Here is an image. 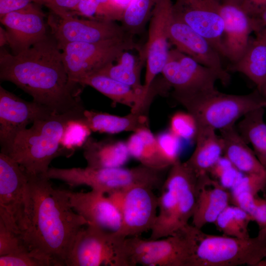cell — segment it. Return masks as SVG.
I'll list each match as a JSON object with an SVG mask.
<instances>
[{
	"instance_id": "cell-26",
	"label": "cell",
	"mask_w": 266,
	"mask_h": 266,
	"mask_svg": "<svg viewBox=\"0 0 266 266\" xmlns=\"http://www.w3.org/2000/svg\"><path fill=\"white\" fill-rule=\"evenodd\" d=\"M216 131L210 127H198L195 150L185 162L198 176L208 173L223 155L222 139Z\"/></svg>"
},
{
	"instance_id": "cell-20",
	"label": "cell",
	"mask_w": 266,
	"mask_h": 266,
	"mask_svg": "<svg viewBox=\"0 0 266 266\" xmlns=\"http://www.w3.org/2000/svg\"><path fill=\"white\" fill-rule=\"evenodd\" d=\"M73 209L82 216L87 225L117 233L121 226L120 209L105 194L92 190L87 192L68 191Z\"/></svg>"
},
{
	"instance_id": "cell-27",
	"label": "cell",
	"mask_w": 266,
	"mask_h": 266,
	"mask_svg": "<svg viewBox=\"0 0 266 266\" xmlns=\"http://www.w3.org/2000/svg\"><path fill=\"white\" fill-rule=\"evenodd\" d=\"M83 147L87 166L92 168L123 166L131 157L126 142L122 140L98 141L89 137Z\"/></svg>"
},
{
	"instance_id": "cell-19",
	"label": "cell",
	"mask_w": 266,
	"mask_h": 266,
	"mask_svg": "<svg viewBox=\"0 0 266 266\" xmlns=\"http://www.w3.org/2000/svg\"><path fill=\"white\" fill-rule=\"evenodd\" d=\"M38 5L32 2L0 18L12 54L28 49L47 35L45 15Z\"/></svg>"
},
{
	"instance_id": "cell-31",
	"label": "cell",
	"mask_w": 266,
	"mask_h": 266,
	"mask_svg": "<svg viewBox=\"0 0 266 266\" xmlns=\"http://www.w3.org/2000/svg\"><path fill=\"white\" fill-rule=\"evenodd\" d=\"M264 107L251 111L242 117L236 126L244 140L251 145L261 164L266 168V123Z\"/></svg>"
},
{
	"instance_id": "cell-48",
	"label": "cell",
	"mask_w": 266,
	"mask_h": 266,
	"mask_svg": "<svg viewBox=\"0 0 266 266\" xmlns=\"http://www.w3.org/2000/svg\"><path fill=\"white\" fill-rule=\"evenodd\" d=\"M116 3L126 8L129 4L131 0H113Z\"/></svg>"
},
{
	"instance_id": "cell-17",
	"label": "cell",
	"mask_w": 266,
	"mask_h": 266,
	"mask_svg": "<svg viewBox=\"0 0 266 266\" xmlns=\"http://www.w3.org/2000/svg\"><path fill=\"white\" fill-rule=\"evenodd\" d=\"M52 113L47 108L24 100L0 86V152L7 154L17 134L29 124Z\"/></svg>"
},
{
	"instance_id": "cell-49",
	"label": "cell",
	"mask_w": 266,
	"mask_h": 266,
	"mask_svg": "<svg viewBox=\"0 0 266 266\" xmlns=\"http://www.w3.org/2000/svg\"><path fill=\"white\" fill-rule=\"evenodd\" d=\"M33 2L36 3L39 5L45 6L48 3H49L52 0H33Z\"/></svg>"
},
{
	"instance_id": "cell-11",
	"label": "cell",
	"mask_w": 266,
	"mask_h": 266,
	"mask_svg": "<svg viewBox=\"0 0 266 266\" xmlns=\"http://www.w3.org/2000/svg\"><path fill=\"white\" fill-rule=\"evenodd\" d=\"M28 174L6 154L0 153V222L20 234L25 226Z\"/></svg>"
},
{
	"instance_id": "cell-28",
	"label": "cell",
	"mask_w": 266,
	"mask_h": 266,
	"mask_svg": "<svg viewBox=\"0 0 266 266\" xmlns=\"http://www.w3.org/2000/svg\"><path fill=\"white\" fill-rule=\"evenodd\" d=\"M84 121L91 131L110 134L125 132H135L149 127L148 117L141 112L130 113L124 116L87 110L84 112Z\"/></svg>"
},
{
	"instance_id": "cell-32",
	"label": "cell",
	"mask_w": 266,
	"mask_h": 266,
	"mask_svg": "<svg viewBox=\"0 0 266 266\" xmlns=\"http://www.w3.org/2000/svg\"><path fill=\"white\" fill-rule=\"evenodd\" d=\"M125 8L113 0H80L71 15L99 21H122Z\"/></svg>"
},
{
	"instance_id": "cell-22",
	"label": "cell",
	"mask_w": 266,
	"mask_h": 266,
	"mask_svg": "<svg viewBox=\"0 0 266 266\" xmlns=\"http://www.w3.org/2000/svg\"><path fill=\"white\" fill-rule=\"evenodd\" d=\"M231 202V193L208 174L198 176L192 225L201 229L208 223H214Z\"/></svg>"
},
{
	"instance_id": "cell-3",
	"label": "cell",
	"mask_w": 266,
	"mask_h": 266,
	"mask_svg": "<svg viewBox=\"0 0 266 266\" xmlns=\"http://www.w3.org/2000/svg\"><path fill=\"white\" fill-rule=\"evenodd\" d=\"M84 110L53 113L35 120L30 128L17 134L6 155L27 174L45 175L51 161L64 155L61 141L67 126L72 121L84 119Z\"/></svg>"
},
{
	"instance_id": "cell-4",
	"label": "cell",
	"mask_w": 266,
	"mask_h": 266,
	"mask_svg": "<svg viewBox=\"0 0 266 266\" xmlns=\"http://www.w3.org/2000/svg\"><path fill=\"white\" fill-rule=\"evenodd\" d=\"M198 178L185 162L179 160L170 167L158 197V214L150 239L173 235L189 225L195 208Z\"/></svg>"
},
{
	"instance_id": "cell-23",
	"label": "cell",
	"mask_w": 266,
	"mask_h": 266,
	"mask_svg": "<svg viewBox=\"0 0 266 266\" xmlns=\"http://www.w3.org/2000/svg\"><path fill=\"white\" fill-rule=\"evenodd\" d=\"M78 83L94 88L111 100L130 108V111L141 112L148 108L143 95L131 86L107 76L94 73L80 79Z\"/></svg>"
},
{
	"instance_id": "cell-5",
	"label": "cell",
	"mask_w": 266,
	"mask_h": 266,
	"mask_svg": "<svg viewBox=\"0 0 266 266\" xmlns=\"http://www.w3.org/2000/svg\"><path fill=\"white\" fill-rule=\"evenodd\" d=\"M173 98L196 119L198 127L220 130L232 125L253 110L266 107L258 90L246 95H233L216 88L191 94L172 93Z\"/></svg>"
},
{
	"instance_id": "cell-44",
	"label": "cell",
	"mask_w": 266,
	"mask_h": 266,
	"mask_svg": "<svg viewBox=\"0 0 266 266\" xmlns=\"http://www.w3.org/2000/svg\"><path fill=\"white\" fill-rule=\"evenodd\" d=\"M260 229H266V200L256 197V205L252 216Z\"/></svg>"
},
{
	"instance_id": "cell-29",
	"label": "cell",
	"mask_w": 266,
	"mask_h": 266,
	"mask_svg": "<svg viewBox=\"0 0 266 266\" xmlns=\"http://www.w3.org/2000/svg\"><path fill=\"white\" fill-rule=\"evenodd\" d=\"M130 51L123 52L116 61V64H108L95 73L107 76L131 86L143 95L149 106L150 102L144 96V86L140 81L141 71L146 63L145 55L143 51L136 56Z\"/></svg>"
},
{
	"instance_id": "cell-1",
	"label": "cell",
	"mask_w": 266,
	"mask_h": 266,
	"mask_svg": "<svg viewBox=\"0 0 266 266\" xmlns=\"http://www.w3.org/2000/svg\"><path fill=\"white\" fill-rule=\"evenodd\" d=\"M0 79L14 84L53 113L85 110L80 97L82 85L69 80L52 35L17 54L1 47Z\"/></svg>"
},
{
	"instance_id": "cell-7",
	"label": "cell",
	"mask_w": 266,
	"mask_h": 266,
	"mask_svg": "<svg viewBox=\"0 0 266 266\" xmlns=\"http://www.w3.org/2000/svg\"><path fill=\"white\" fill-rule=\"evenodd\" d=\"M266 259V229L242 238L209 234L196 228L192 266H259Z\"/></svg>"
},
{
	"instance_id": "cell-43",
	"label": "cell",
	"mask_w": 266,
	"mask_h": 266,
	"mask_svg": "<svg viewBox=\"0 0 266 266\" xmlns=\"http://www.w3.org/2000/svg\"><path fill=\"white\" fill-rule=\"evenodd\" d=\"M32 2L33 0H0V18L22 9Z\"/></svg>"
},
{
	"instance_id": "cell-24",
	"label": "cell",
	"mask_w": 266,
	"mask_h": 266,
	"mask_svg": "<svg viewBox=\"0 0 266 266\" xmlns=\"http://www.w3.org/2000/svg\"><path fill=\"white\" fill-rule=\"evenodd\" d=\"M224 146L223 156L240 172L266 175V168L238 132L235 125L219 130Z\"/></svg>"
},
{
	"instance_id": "cell-30",
	"label": "cell",
	"mask_w": 266,
	"mask_h": 266,
	"mask_svg": "<svg viewBox=\"0 0 266 266\" xmlns=\"http://www.w3.org/2000/svg\"><path fill=\"white\" fill-rule=\"evenodd\" d=\"M126 142L131 157L139 162L140 164L159 170L168 169L170 167L163 158L156 137L149 127L133 133Z\"/></svg>"
},
{
	"instance_id": "cell-35",
	"label": "cell",
	"mask_w": 266,
	"mask_h": 266,
	"mask_svg": "<svg viewBox=\"0 0 266 266\" xmlns=\"http://www.w3.org/2000/svg\"><path fill=\"white\" fill-rule=\"evenodd\" d=\"M91 130L84 121V118L71 121L64 133L61 146L64 155H69L77 147L84 144L90 137Z\"/></svg>"
},
{
	"instance_id": "cell-8",
	"label": "cell",
	"mask_w": 266,
	"mask_h": 266,
	"mask_svg": "<svg viewBox=\"0 0 266 266\" xmlns=\"http://www.w3.org/2000/svg\"><path fill=\"white\" fill-rule=\"evenodd\" d=\"M195 231L196 227L189 224L175 234L161 238H126L130 266H192Z\"/></svg>"
},
{
	"instance_id": "cell-9",
	"label": "cell",
	"mask_w": 266,
	"mask_h": 266,
	"mask_svg": "<svg viewBox=\"0 0 266 266\" xmlns=\"http://www.w3.org/2000/svg\"><path fill=\"white\" fill-rule=\"evenodd\" d=\"M126 238L91 225L77 233L66 261V266H130Z\"/></svg>"
},
{
	"instance_id": "cell-15",
	"label": "cell",
	"mask_w": 266,
	"mask_h": 266,
	"mask_svg": "<svg viewBox=\"0 0 266 266\" xmlns=\"http://www.w3.org/2000/svg\"><path fill=\"white\" fill-rule=\"evenodd\" d=\"M161 73L173 88L172 93L191 94L214 89L220 77L214 70L198 63L175 48L169 50Z\"/></svg>"
},
{
	"instance_id": "cell-46",
	"label": "cell",
	"mask_w": 266,
	"mask_h": 266,
	"mask_svg": "<svg viewBox=\"0 0 266 266\" xmlns=\"http://www.w3.org/2000/svg\"><path fill=\"white\" fill-rule=\"evenodd\" d=\"M254 18L257 21L261 32H263L266 33V8Z\"/></svg>"
},
{
	"instance_id": "cell-16",
	"label": "cell",
	"mask_w": 266,
	"mask_h": 266,
	"mask_svg": "<svg viewBox=\"0 0 266 266\" xmlns=\"http://www.w3.org/2000/svg\"><path fill=\"white\" fill-rule=\"evenodd\" d=\"M154 191L150 187L138 185L125 191L120 207L121 226L116 233L118 235L126 238L151 232L158 210V197Z\"/></svg>"
},
{
	"instance_id": "cell-33",
	"label": "cell",
	"mask_w": 266,
	"mask_h": 266,
	"mask_svg": "<svg viewBox=\"0 0 266 266\" xmlns=\"http://www.w3.org/2000/svg\"><path fill=\"white\" fill-rule=\"evenodd\" d=\"M159 0H131L124 10L121 21V25L128 34L133 37L141 33Z\"/></svg>"
},
{
	"instance_id": "cell-18",
	"label": "cell",
	"mask_w": 266,
	"mask_h": 266,
	"mask_svg": "<svg viewBox=\"0 0 266 266\" xmlns=\"http://www.w3.org/2000/svg\"><path fill=\"white\" fill-rule=\"evenodd\" d=\"M168 39L176 49L215 71L223 85L229 84L231 76L223 66L222 56L219 52L207 39L172 16L168 29Z\"/></svg>"
},
{
	"instance_id": "cell-6",
	"label": "cell",
	"mask_w": 266,
	"mask_h": 266,
	"mask_svg": "<svg viewBox=\"0 0 266 266\" xmlns=\"http://www.w3.org/2000/svg\"><path fill=\"white\" fill-rule=\"evenodd\" d=\"M166 171L141 164L131 168L49 167L45 176L49 179L61 180L71 187L88 186L92 190L108 195L138 185L161 189Z\"/></svg>"
},
{
	"instance_id": "cell-21",
	"label": "cell",
	"mask_w": 266,
	"mask_h": 266,
	"mask_svg": "<svg viewBox=\"0 0 266 266\" xmlns=\"http://www.w3.org/2000/svg\"><path fill=\"white\" fill-rule=\"evenodd\" d=\"M221 12L224 23V57L233 64L238 61L245 52L251 33L254 31L257 33L259 29L256 19L237 4L223 1Z\"/></svg>"
},
{
	"instance_id": "cell-36",
	"label": "cell",
	"mask_w": 266,
	"mask_h": 266,
	"mask_svg": "<svg viewBox=\"0 0 266 266\" xmlns=\"http://www.w3.org/2000/svg\"><path fill=\"white\" fill-rule=\"evenodd\" d=\"M208 173L228 190H231L243 175L224 156L218 160Z\"/></svg>"
},
{
	"instance_id": "cell-52",
	"label": "cell",
	"mask_w": 266,
	"mask_h": 266,
	"mask_svg": "<svg viewBox=\"0 0 266 266\" xmlns=\"http://www.w3.org/2000/svg\"><path fill=\"white\" fill-rule=\"evenodd\" d=\"M264 98H265V100H266V92H265V94H264Z\"/></svg>"
},
{
	"instance_id": "cell-10",
	"label": "cell",
	"mask_w": 266,
	"mask_h": 266,
	"mask_svg": "<svg viewBox=\"0 0 266 266\" xmlns=\"http://www.w3.org/2000/svg\"><path fill=\"white\" fill-rule=\"evenodd\" d=\"M59 47L69 80L77 84L84 76L116 61L124 51L135 49L140 52L143 50L133 38L93 43L74 42Z\"/></svg>"
},
{
	"instance_id": "cell-42",
	"label": "cell",
	"mask_w": 266,
	"mask_h": 266,
	"mask_svg": "<svg viewBox=\"0 0 266 266\" xmlns=\"http://www.w3.org/2000/svg\"><path fill=\"white\" fill-rule=\"evenodd\" d=\"M80 0H52L45 6L57 15L71 14Z\"/></svg>"
},
{
	"instance_id": "cell-12",
	"label": "cell",
	"mask_w": 266,
	"mask_h": 266,
	"mask_svg": "<svg viewBox=\"0 0 266 266\" xmlns=\"http://www.w3.org/2000/svg\"><path fill=\"white\" fill-rule=\"evenodd\" d=\"M51 34L58 46L74 42H99L133 38L114 21L79 18L71 14L57 15L51 12L47 19Z\"/></svg>"
},
{
	"instance_id": "cell-14",
	"label": "cell",
	"mask_w": 266,
	"mask_h": 266,
	"mask_svg": "<svg viewBox=\"0 0 266 266\" xmlns=\"http://www.w3.org/2000/svg\"><path fill=\"white\" fill-rule=\"evenodd\" d=\"M223 0H175L173 17L203 36L224 57V20L221 9Z\"/></svg>"
},
{
	"instance_id": "cell-47",
	"label": "cell",
	"mask_w": 266,
	"mask_h": 266,
	"mask_svg": "<svg viewBox=\"0 0 266 266\" xmlns=\"http://www.w3.org/2000/svg\"><path fill=\"white\" fill-rule=\"evenodd\" d=\"M0 45L1 47L7 45V37L5 29L0 27Z\"/></svg>"
},
{
	"instance_id": "cell-25",
	"label": "cell",
	"mask_w": 266,
	"mask_h": 266,
	"mask_svg": "<svg viewBox=\"0 0 266 266\" xmlns=\"http://www.w3.org/2000/svg\"><path fill=\"white\" fill-rule=\"evenodd\" d=\"M256 34L255 38L250 39L242 57L231 64L228 69L247 76L264 97L266 90V33L262 32Z\"/></svg>"
},
{
	"instance_id": "cell-13",
	"label": "cell",
	"mask_w": 266,
	"mask_h": 266,
	"mask_svg": "<svg viewBox=\"0 0 266 266\" xmlns=\"http://www.w3.org/2000/svg\"><path fill=\"white\" fill-rule=\"evenodd\" d=\"M172 4L171 0H159L149 20L148 40L143 47L146 58L143 86L144 96L147 99L152 98V84L156 76L162 72L167 60Z\"/></svg>"
},
{
	"instance_id": "cell-50",
	"label": "cell",
	"mask_w": 266,
	"mask_h": 266,
	"mask_svg": "<svg viewBox=\"0 0 266 266\" xmlns=\"http://www.w3.org/2000/svg\"><path fill=\"white\" fill-rule=\"evenodd\" d=\"M243 0H223V1H227L233 3L240 6Z\"/></svg>"
},
{
	"instance_id": "cell-2",
	"label": "cell",
	"mask_w": 266,
	"mask_h": 266,
	"mask_svg": "<svg viewBox=\"0 0 266 266\" xmlns=\"http://www.w3.org/2000/svg\"><path fill=\"white\" fill-rule=\"evenodd\" d=\"M50 180L28 174L26 223L20 235L29 249L46 254L63 266L87 222L72 208L69 191L54 188Z\"/></svg>"
},
{
	"instance_id": "cell-38",
	"label": "cell",
	"mask_w": 266,
	"mask_h": 266,
	"mask_svg": "<svg viewBox=\"0 0 266 266\" xmlns=\"http://www.w3.org/2000/svg\"><path fill=\"white\" fill-rule=\"evenodd\" d=\"M156 137L159 150L169 166L180 160L181 139L169 130L161 133Z\"/></svg>"
},
{
	"instance_id": "cell-40",
	"label": "cell",
	"mask_w": 266,
	"mask_h": 266,
	"mask_svg": "<svg viewBox=\"0 0 266 266\" xmlns=\"http://www.w3.org/2000/svg\"><path fill=\"white\" fill-rule=\"evenodd\" d=\"M28 248L20 235L0 222V256L18 253Z\"/></svg>"
},
{
	"instance_id": "cell-37",
	"label": "cell",
	"mask_w": 266,
	"mask_h": 266,
	"mask_svg": "<svg viewBox=\"0 0 266 266\" xmlns=\"http://www.w3.org/2000/svg\"><path fill=\"white\" fill-rule=\"evenodd\" d=\"M169 130L181 139H195L198 125L195 118L190 113L179 111L171 116Z\"/></svg>"
},
{
	"instance_id": "cell-45",
	"label": "cell",
	"mask_w": 266,
	"mask_h": 266,
	"mask_svg": "<svg viewBox=\"0 0 266 266\" xmlns=\"http://www.w3.org/2000/svg\"><path fill=\"white\" fill-rule=\"evenodd\" d=\"M240 6L251 17L256 18L266 8V0H243Z\"/></svg>"
},
{
	"instance_id": "cell-41",
	"label": "cell",
	"mask_w": 266,
	"mask_h": 266,
	"mask_svg": "<svg viewBox=\"0 0 266 266\" xmlns=\"http://www.w3.org/2000/svg\"><path fill=\"white\" fill-rule=\"evenodd\" d=\"M266 186V175L243 174L231 189V194L246 191L257 196Z\"/></svg>"
},
{
	"instance_id": "cell-39",
	"label": "cell",
	"mask_w": 266,
	"mask_h": 266,
	"mask_svg": "<svg viewBox=\"0 0 266 266\" xmlns=\"http://www.w3.org/2000/svg\"><path fill=\"white\" fill-rule=\"evenodd\" d=\"M223 235L238 238H247L240 229L233 213V206L229 205L219 214L214 223Z\"/></svg>"
},
{
	"instance_id": "cell-34",
	"label": "cell",
	"mask_w": 266,
	"mask_h": 266,
	"mask_svg": "<svg viewBox=\"0 0 266 266\" xmlns=\"http://www.w3.org/2000/svg\"><path fill=\"white\" fill-rule=\"evenodd\" d=\"M0 266H59L48 255L26 248L18 253L0 256Z\"/></svg>"
},
{
	"instance_id": "cell-51",
	"label": "cell",
	"mask_w": 266,
	"mask_h": 266,
	"mask_svg": "<svg viewBox=\"0 0 266 266\" xmlns=\"http://www.w3.org/2000/svg\"><path fill=\"white\" fill-rule=\"evenodd\" d=\"M259 266H266V259L260 263Z\"/></svg>"
}]
</instances>
